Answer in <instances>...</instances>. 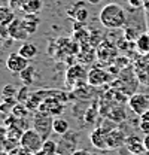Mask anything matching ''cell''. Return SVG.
I'll return each mask as SVG.
<instances>
[{
    "label": "cell",
    "instance_id": "cell-36",
    "mask_svg": "<svg viewBox=\"0 0 149 155\" xmlns=\"http://www.w3.org/2000/svg\"><path fill=\"white\" fill-rule=\"evenodd\" d=\"M140 121H148L149 122V109L145 112V114H142V115H140Z\"/></svg>",
    "mask_w": 149,
    "mask_h": 155
},
{
    "label": "cell",
    "instance_id": "cell-21",
    "mask_svg": "<svg viewBox=\"0 0 149 155\" xmlns=\"http://www.w3.org/2000/svg\"><path fill=\"white\" fill-rule=\"evenodd\" d=\"M15 11H12L9 6H0V24H11L15 19Z\"/></svg>",
    "mask_w": 149,
    "mask_h": 155
},
{
    "label": "cell",
    "instance_id": "cell-19",
    "mask_svg": "<svg viewBox=\"0 0 149 155\" xmlns=\"http://www.w3.org/2000/svg\"><path fill=\"white\" fill-rule=\"evenodd\" d=\"M18 52L25 58V60H33V58L37 55V48H36V45L25 42V43L21 45V48H19Z\"/></svg>",
    "mask_w": 149,
    "mask_h": 155
},
{
    "label": "cell",
    "instance_id": "cell-26",
    "mask_svg": "<svg viewBox=\"0 0 149 155\" xmlns=\"http://www.w3.org/2000/svg\"><path fill=\"white\" fill-rule=\"evenodd\" d=\"M28 97H30V87L22 85V87L18 90V93H17V101L25 104V103H27V100H28Z\"/></svg>",
    "mask_w": 149,
    "mask_h": 155
},
{
    "label": "cell",
    "instance_id": "cell-35",
    "mask_svg": "<svg viewBox=\"0 0 149 155\" xmlns=\"http://www.w3.org/2000/svg\"><path fill=\"white\" fill-rule=\"evenodd\" d=\"M72 155H95V154L90 152V151H87V149H76Z\"/></svg>",
    "mask_w": 149,
    "mask_h": 155
},
{
    "label": "cell",
    "instance_id": "cell-24",
    "mask_svg": "<svg viewBox=\"0 0 149 155\" xmlns=\"http://www.w3.org/2000/svg\"><path fill=\"white\" fill-rule=\"evenodd\" d=\"M11 114L15 116V118H25V116L28 115V109H27V106L24 103H17L12 107V112Z\"/></svg>",
    "mask_w": 149,
    "mask_h": 155
},
{
    "label": "cell",
    "instance_id": "cell-1",
    "mask_svg": "<svg viewBox=\"0 0 149 155\" xmlns=\"http://www.w3.org/2000/svg\"><path fill=\"white\" fill-rule=\"evenodd\" d=\"M98 19L101 22L103 27L109 28V30H116V28H122L127 25V14L124 11L122 6H119L118 3H109L106 5L100 14Z\"/></svg>",
    "mask_w": 149,
    "mask_h": 155
},
{
    "label": "cell",
    "instance_id": "cell-22",
    "mask_svg": "<svg viewBox=\"0 0 149 155\" xmlns=\"http://www.w3.org/2000/svg\"><path fill=\"white\" fill-rule=\"evenodd\" d=\"M35 67L33 66H27L21 73H19V79L22 81V84L24 85H27V87H30L31 84H33V78H35Z\"/></svg>",
    "mask_w": 149,
    "mask_h": 155
},
{
    "label": "cell",
    "instance_id": "cell-25",
    "mask_svg": "<svg viewBox=\"0 0 149 155\" xmlns=\"http://www.w3.org/2000/svg\"><path fill=\"white\" fill-rule=\"evenodd\" d=\"M98 115H100V110L95 106L94 107H88L87 112H85V115H84V119H85L87 124H94L97 121V116Z\"/></svg>",
    "mask_w": 149,
    "mask_h": 155
},
{
    "label": "cell",
    "instance_id": "cell-27",
    "mask_svg": "<svg viewBox=\"0 0 149 155\" xmlns=\"http://www.w3.org/2000/svg\"><path fill=\"white\" fill-rule=\"evenodd\" d=\"M42 151L46 152L48 155H57V142L51 140V139L45 140V143L42 146Z\"/></svg>",
    "mask_w": 149,
    "mask_h": 155
},
{
    "label": "cell",
    "instance_id": "cell-10",
    "mask_svg": "<svg viewBox=\"0 0 149 155\" xmlns=\"http://www.w3.org/2000/svg\"><path fill=\"white\" fill-rule=\"evenodd\" d=\"M112 79V76L103 69H91L88 72V78H87V82L88 85L91 87H100L106 82H109Z\"/></svg>",
    "mask_w": 149,
    "mask_h": 155
},
{
    "label": "cell",
    "instance_id": "cell-18",
    "mask_svg": "<svg viewBox=\"0 0 149 155\" xmlns=\"http://www.w3.org/2000/svg\"><path fill=\"white\" fill-rule=\"evenodd\" d=\"M108 118L113 121V122H122V121H125L127 119V112H125V107H122V106H116V107H112L111 112H109V115Z\"/></svg>",
    "mask_w": 149,
    "mask_h": 155
},
{
    "label": "cell",
    "instance_id": "cell-17",
    "mask_svg": "<svg viewBox=\"0 0 149 155\" xmlns=\"http://www.w3.org/2000/svg\"><path fill=\"white\" fill-rule=\"evenodd\" d=\"M136 42V48L142 55L149 54V33H142L139 38L134 40Z\"/></svg>",
    "mask_w": 149,
    "mask_h": 155
},
{
    "label": "cell",
    "instance_id": "cell-33",
    "mask_svg": "<svg viewBox=\"0 0 149 155\" xmlns=\"http://www.w3.org/2000/svg\"><path fill=\"white\" fill-rule=\"evenodd\" d=\"M113 61L119 66V69H122V67H124V64H125V66L128 64V58H124V57H118L116 60H113Z\"/></svg>",
    "mask_w": 149,
    "mask_h": 155
},
{
    "label": "cell",
    "instance_id": "cell-4",
    "mask_svg": "<svg viewBox=\"0 0 149 155\" xmlns=\"http://www.w3.org/2000/svg\"><path fill=\"white\" fill-rule=\"evenodd\" d=\"M78 143H79V133L74 130H69L57 142V154L72 155L78 148Z\"/></svg>",
    "mask_w": 149,
    "mask_h": 155
},
{
    "label": "cell",
    "instance_id": "cell-13",
    "mask_svg": "<svg viewBox=\"0 0 149 155\" xmlns=\"http://www.w3.org/2000/svg\"><path fill=\"white\" fill-rule=\"evenodd\" d=\"M134 73H136V78L140 84H143V85L149 84V63L146 60H143V57L136 63Z\"/></svg>",
    "mask_w": 149,
    "mask_h": 155
},
{
    "label": "cell",
    "instance_id": "cell-32",
    "mask_svg": "<svg viewBox=\"0 0 149 155\" xmlns=\"http://www.w3.org/2000/svg\"><path fill=\"white\" fill-rule=\"evenodd\" d=\"M139 128H140L145 134H149V122L148 121H140V122H139Z\"/></svg>",
    "mask_w": 149,
    "mask_h": 155
},
{
    "label": "cell",
    "instance_id": "cell-11",
    "mask_svg": "<svg viewBox=\"0 0 149 155\" xmlns=\"http://www.w3.org/2000/svg\"><path fill=\"white\" fill-rule=\"evenodd\" d=\"M127 136L119 128H112L108 131V149H118L125 145Z\"/></svg>",
    "mask_w": 149,
    "mask_h": 155
},
{
    "label": "cell",
    "instance_id": "cell-7",
    "mask_svg": "<svg viewBox=\"0 0 149 155\" xmlns=\"http://www.w3.org/2000/svg\"><path fill=\"white\" fill-rule=\"evenodd\" d=\"M27 66H28V60H25L19 52L9 54V57L6 60V67H8L12 73H18L19 75Z\"/></svg>",
    "mask_w": 149,
    "mask_h": 155
},
{
    "label": "cell",
    "instance_id": "cell-41",
    "mask_svg": "<svg viewBox=\"0 0 149 155\" xmlns=\"http://www.w3.org/2000/svg\"><path fill=\"white\" fill-rule=\"evenodd\" d=\"M2 43H3V38L0 36V46H2Z\"/></svg>",
    "mask_w": 149,
    "mask_h": 155
},
{
    "label": "cell",
    "instance_id": "cell-15",
    "mask_svg": "<svg viewBox=\"0 0 149 155\" xmlns=\"http://www.w3.org/2000/svg\"><path fill=\"white\" fill-rule=\"evenodd\" d=\"M42 6H43L42 0H22V11L25 14H35V15H37L40 12Z\"/></svg>",
    "mask_w": 149,
    "mask_h": 155
},
{
    "label": "cell",
    "instance_id": "cell-28",
    "mask_svg": "<svg viewBox=\"0 0 149 155\" xmlns=\"http://www.w3.org/2000/svg\"><path fill=\"white\" fill-rule=\"evenodd\" d=\"M8 137V128H2L0 127V154H5V142Z\"/></svg>",
    "mask_w": 149,
    "mask_h": 155
},
{
    "label": "cell",
    "instance_id": "cell-6",
    "mask_svg": "<svg viewBox=\"0 0 149 155\" xmlns=\"http://www.w3.org/2000/svg\"><path fill=\"white\" fill-rule=\"evenodd\" d=\"M28 31L25 30V27H24V21L22 18H17L9 24V38H12L14 40H21V42H24V40H27L28 39Z\"/></svg>",
    "mask_w": 149,
    "mask_h": 155
},
{
    "label": "cell",
    "instance_id": "cell-9",
    "mask_svg": "<svg viewBox=\"0 0 149 155\" xmlns=\"http://www.w3.org/2000/svg\"><path fill=\"white\" fill-rule=\"evenodd\" d=\"M87 78H88V73L85 72V69L78 64L72 66L66 73V81L70 87H76L78 82H84V81H87Z\"/></svg>",
    "mask_w": 149,
    "mask_h": 155
},
{
    "label": "cell",
    "instance_id": "cell-30",
    "mask_svg": "<svg viewBox=\"0 0 149 155\" xmlns=\"http://www.w3.org/2000/svg\"><path fill=\"white\" fill-rule=\"evenodd\" d=\"M12 11H17L21 9L22 11V0H9V5H8Z\"/></svg>",
    "mask_w": 149,
    "mask_h": 155
},
{
    "label": "cell",
    "instance_id": "cell-2",
    "mask_svg": "<svg viewBox=\"0 0 149 155\" xmlns=\"http://www.w3.org/2000/svg\"><path fill=\"white\" fill-rule=\"evenodd\" d=\"M43 143H45L43 137L39 134L35 128L25 130L21 136V140H19V146H22L24 149H27L31 154H37L39 151H42Z\"/></svg>",
    "mask_w": 149,
    "mask_h": 155
},
{
    "label": "cell",
    "instance_id": "cell-31",
    "mask_svg": "<svg viewBox=\"0 0 149 155\" xmlns=\"http://www.w3.org/2000/svg\"><path fill=\"white\" fill-rule=\"evenodd\" d=\"M0 36L5 38H9V25L8 24H0Z\"/></svg>",
    "mask_w": 149,
    "mask_h": 155
},
{
    "label": "cell",
    "instance_id": "cell-16",
    "mask_svg": "<svg viewBox=\"0 0 149 155\" xmlns=\"http://www.w3.org/2000/svg\"><path fill=\"white\" fill-rule=\"evenodd\" d=\"M52 130H54V133H57V134H60V136L66 134L70 130L69 121L64 119V118H61V116H55L54 118V124H52Z\"/></svg>",
    "mask_w": 149,
    "mask_h": 155
},
{
    "label": "cell",
    "instance_id": "cell-34",
    "mask_svg": "<svg viewBox=\"0 0 149 155\" xmlns=\"http://www.w3.org/2000/svg\"><path fill=\"white\" fill-rule=\"evenodd\" d=\"M128 5L134 9H139V8L143 6V0H128Z\"/></svg>",
    "mask_w": 149,
    "mask_h": 155
},
{
    "label": "cell",
    "instance_id": "cell-20",
    "mask_svg": "<svg viewBox=\"0 0 149 155\" xmlns=\"http://www.w3.org/2000/svg\"><path fill=\"white\" fill-rule=\"evenodd\" d=\"M69 12H70L69 15H74V18L78 19V22H84L85 19L88 18V11L85 9V5L84 3L74 5V8L72 11H69Z\"/></svg>",
    "mask_w": 149,
    "mask_h": 155
},
{
    "label": "cell",
    "instance_id": "cell-38",
    "mask_svg": "<svg viewBox=\"0 0 149 155\" xmlns=\"http://www.w3.org/2000/svg\"><path fill=\"white\" fill-rule=\"evenodd\" d=\"M35 155H48V154H46V152H43V151H39V152L35 154Z\"/></svg>",
    "mask_w": 149,
    "mask_h": 155
},
{
    "label": "cell",
    "instance_id": "cell-37",
    "mask_svg": "<svg viewBox=\"0 0 149 155\" xmlns=\"http://www.w3.org/2000/svg\"><path fill=\"white\" fill-rule=\"evenodd\" d=\"M143 143H145V149L149 152V134H146V137L143 139Z\"/></svg>",
    "mask_w": 149,
    "mask_h": 155
},
{
    "label": "cell",
    "instance_id": "cell-5",
    "mask_svg": "<svg viewBox=\"0 0 149 155\" xmlns=\"http://www.w3.org/2000/svg\"><path fill=\"white\" fill-rule=\"evenodd\" d=\"M128 106L136 115H142L149 109V96L143 93H134L128 98Z\"/></svg>",
    "mask_w": 149,
    "mask_h": 155
},
{
    "label": "cell",
    "instance_id": "cell-12",
    "mask_svg": "<svg viewBox=\"0 0 149 155\" xmlns=\"http://www.w3.org/2000/svg\"><path fill=\"white\" fill-rule=\"evenodd\" d=\"M125 148L133 155H140V154H143V152H146L143 140L136 134L127 136V139H125Z\"/></svg>",
    "mask_w": 149,
    "mask_h": 155
},
{
    "label": "cell",
    "instance_id": "cell-39",
    "mask_svg": "<svg viewBox=\"0 0 149 155\" xmlns=\"http://www.w3.org/2000/svg\"><path fill=\"white\" fill-rule=\"evenodd\" d=\"M143 60H146V61L149 63V54H146V55H143Z\"/></svg>",
    "mask_w": 149,
    "mask_h": 155
},
{
    "label": "cell",
    "instance_id": "cell-23",
    "mask_svg": "<svg viewBox=\"0 0 149 155\" xmlns=\"http://www.w3.org/2000/svg\"><path fill=\"white\" fill-rule=\"evenodd\" d=\"M17 93H18L17 85L8 84V85H5L3 90H2V97H3V98H17Z\"/></svg>",
    "mask_w": 149,
    "mask_h": 155
},
{
    "label": "cell",
    "instance_id": "cell-8",
    "mask_svg": "<svg viewBox=\"0 0 149 155\" xmlns=\"http://www.w3.org/2000/svg\"><path fill=\"white\" fill-rule=\"evenodd\" d=\"M108 131L109 130H104L103 127H97L90 133V140L95 149H108Z\"/></svg>",
    "mask_w": 149,
    "mask_h": 155
},
{
    "label": "cell",
    "instance_id": "cell-40",
    "mask_svg": "<svg viewBox=\"0 0 149 155\" xmlns=\"http://www.w3.org/2000/svg\"><path fill=\"white\" fill-rule=\"evenodd\" d=\"M90 2H91V3H94V5H97V3H98L100 0H90Z\"/></svg>",
    "mask_w": 149,
    "mask_h": 155
},
{
    "label": "cell",
    "instance_id": "cell-29",
    "mask_svg": "<svg viewBox=\"0 0 149 155\" xmlns=\"http://www.w3.org/2000/svg\"><path fill=\"white\" fill-rule=\"evenodd\" d=\"M6 155H35L31 154V152H28L27 149H24L22 146H18V148H15L14 151H11V152H8Z\"/></svg>",
    "mask_w": 149,
    "mask_h": 155
},
{
    "label": "cell",
    "instance_id": "cell-42",
    "mask_svg": "<svg viewBox=\"0 0 149 155\" xmlns=\"http://www.w3.org/2000/svg\"><path fill=\"white\" fill-rule=\"evenodd\" d=\"M146 90H148V96H149V84L146 85Z\"/></svg>",
    "mask_w": 149,
    "mask_h": 155
},
{
    "label": "cell",
    "instance_id": "cell-3",
    "mask_svg": "<svg viewBox=\"0 0 149 155\" xmlns=\"http://www.w3.org/2000/svg\"><path fill=\"white\" fill-rule=\"evenodd\" d=\"M52 124H54V116L42 114L39 110L35 112V116H33V128L43 137V140H48L51 133L54 131L52 130Z\"/></svg>",
    "mask_w": 149,
    "mask_h": 155
},
{
    "label": "cell",
    "instance_id": "cell-14",
    "mask_svg": "<svg viewBox=\"0 0 149 155\" xmlns=\"http://www.w3.org/2000/svg\"><path fill=\"white\" fill-rule=\"evenodd\" d=\"M22 21H24V27L28 31V35L36 33L37 27H39V22H40V19L37 18V15H35V14H25L22 17Z\"/></svg>",
    "mask_w": 149,
    "mask_h": 155
}]
</instances>
